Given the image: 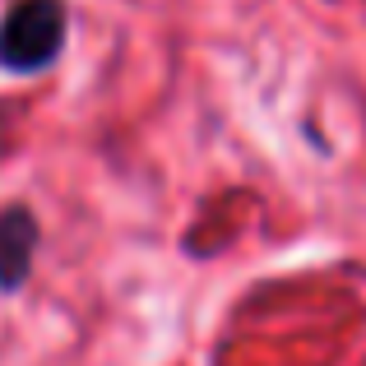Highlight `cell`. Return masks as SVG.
<instances>
[{"instance_id": "cell-1", "label": "cell", "mask_w": 366, "mask_h": 366, "mask_svg": "<svg viewBox=\"0 0 366 366\" xmlns=\"http://www.w3.org/2000/svg\"><path fill=\"white\" fill-rule=\"evenodd\" d=\"M65 46V5L61 0H19L0 19V65L14 74L42 70Z\"/></svg>"}, {"instance_id": "cell-2", "label": "cell", "mask_w": 366, "mask_h": 366, "mask_svg": "<svg viewBox=\"0 0 366 366\" xmlns=\"http://www.w3.org/2000/svg\"><path fill=\"white\" fill-rule=\"evenodd\" d=\"M33 246H37V218L28 209H5L0 214V287L14 292L33 269Z\"/></svg>"}]
</instances>
